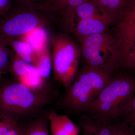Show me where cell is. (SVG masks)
<instances>
[{
  "instance_id": "obj_1",
  "label": "cell",
  "mask_w": 135,
  "mask_h": 135,
  "mask_svg": "<svg viewBox=\"0 0 135 135\" xmlns=\"http://www.w3.org/2000/svg\"><path fill=\"white\" fill-rule=\"evenodd\" d=\"M135 95V74L122 68L115 71L84 114L105 123L123 120L130 110Z\"/></svg>"
},
{
  "instance_id": "obj_2",
  "label": "cell",
  "mask_w": 135,
  "mask_h": 135,
  "mask_svg": "<svg viewBox=\"0 0 135 135\" xmlns=\"http://www.w3.org/2000/svg\"><path fill=\"white\" fill-rule=\"evenodd\" d=\"M115 71L84 64L66 91L63 106L69 113L83 114L112 79Z\"/></svg>"
},
{
  "instance_id": "obj_3",
  "label": "cell",
  "mask_w": 135,
  "mask_h": 135,
  "mask_svg": "<svg viewBox=\"0 0 135 135\" xmlns=\"http://www.w3.org/2000/svg\"><path fill=\"white\" fill-rule=\"evenodd\" d=\"M50 102V96L43 89H32L19 82L0 85V114L17 121L36 112Z\"/></svg>"
},
{
  "instance_id": "obj_4",
  "label": "cell",
  "mask_w": 135,
  "mask_h": 135,
  "mask_svg": "<svg viewBox=\"0 0 135 135\" xmlns=\"http://www.w3.org/2000/svg\"><path fill=\"white\" fill-rule=\"evenodd\" d=\"M54 17L51 11L44 3L18 4L0 20V34L19 39L42 28L46 20Z\"/></svg>"
},
{
  "instance_id": "obj_5",
  "label": "cell",
  "mask_w": 135,
  "mask_h": 135,
  "mask_svg": "<svg viewBox=\"0 0 135 135\" xmlns=\"http://www.w3.org/2000/svg\"><path fill=\"white\" fill-rule=\"evenodd\" d=\"M79 42L84 64L114 71L123 68L119 47L109 30L87 36Z\"/></svg>"
},
{
  "instance_id": "obj_6",
  "label": "cell",
  "mask_w": 135,
  "mask_h": 135,
  "mask_svg": "<svg viewBox=\"0 0 135 135\" xmlns=\"http://www.w3.org/2000/svg\"><path fill=\"white\" fill-rule=\"evenodd\" d=\"M59 19L68 31L79 42L89 35L109 31L114 23L93 0H87Z\"/></svg>"
},
{
  "instance_id": "obj_7",
  "label": "cell",
  "mask_w": 135,
  "mask_h": 135,
  "mask_svg": "<svg viewBox=\"0 0 135 135\" xmlns=\"http://www.w3.org/2000/svg\"><path fill=\"white\" fill-rule=\"evenodd\" d=\"M50 42L54 78L66 91L79 71L81 57L80 47L65 34L53 35Z\"/></svg>"
},
{
  "instance_id": "obj_8",
  "label": "cell",
  "mask_w": 135,
  "mask_h": 135,
  "mask_svg": "<svg viewBox=\"0 0 135 135\" xmlns=\"http://www.w3.org/2000/svg\"><path fill=\"white\" fill-rule=\"evenodd\" d=\"M109 31L118 42L123 60L135 43V0H129Z\"/></svg>"
},
{
  "instance_id": "obj_9",
  "label": "cell",
  "mask_w": 135,
  "mask_h": 135,
  "mask_svg": "<svg viewBox=\"0 0 135 135\" xmlns=\"http://www.w3.org/2000/svg\"><path fill=\"white\" fill-rule=\"evenodd\" d=\"M47 116L51 135H79L80 129L67 115L51 110Z\"/></svg>"
},
{
  "instance_id": "obj_10",
  "label": "cell",
  "mask_w": 135,
  "mask_h": 135,
  "mask_svg": "<svg viewBox=\"0 0 135 135\" xmlns=\"http://www.w3.org/2000/svg\"><path fill=\"white\" fill-rule=\"evenodd\" d=\"M87 0H44V3L59 19L69 15Z\"/></svg>"
},
{
  "instance_id": "obj_11",
  "label": "cell",
  "mask_w": 135,
  "mask_h": 135,
  "mask_svg": "<svg viewBox=\"0 0 135 135\" xmlns=\"http://www.w3.org/2000/svg\"><path fill=\"white\" fill-rule=\"evenodd\" d=\"M8 46L11 47L19 57L26 62L34 64L35 54L30 44L23 40L5 37Z\"/></svg>"
},
{
  "instance_id": "obj_12",
  "label": "cell",
  "mask_w": 135,
  "mask_h": 135,
  "mask_svg": "<svg viewBox=\"0 0 135 135\" xmlns=\"http://www.w3.org/2000/svg\"><path fill=\"white\" fill-rule=\"evenodd\" d=\"M49 45L35 54L34 64L38 71L41 77L45 81L50 76L52 69L51 53L50 54Z\"/></svg>"
},
{
  "instance_id": "obj_13",
  "label": "cell",
  "mask_w": 135,
  "mask_h": 135,
  "mask_svg": "<svg viewBox=\"0 0 135 135\" xmlns=\"http://www.w3.org/2000/svg\"><path fill=\"white\" fill-rule=\"evenodd\" d=\"M115 22L127 6L129 0H93Z\"/></svg>"
},
{
  "instance_id": "obj_14",
  "label": "cell",
  "mask_w": 135,
  "mask_h": 135,
  "mask_svg": "<svg viewBox=\"0 0 135 135\" xmlns=\"http://www.w3.org/2000/svg\"><path fill=\"white\" fill-rule=\"evenodd\" d=\"M89 128L92 135H111L113 124L93 119L86 114L81 116Z\"/></svg>"
},
{
  "instance_id": "obj_15",
  "label": "cell",
  "mask_w": 135,
  "mask_h": 135,
  "mask_svg": "<svg viewBox=\"0 0 135 135\" xmlns=\"http://www.w3.org/2000/svg\"><path fill=\"white\" fill-rule=\"evenodd\" d=\"M47 115L39 116L25 129V135H50Z\"/></svg>"
},
{
  "instance_id": "obj_16",
  "label": "cell",
  "mask_w": 135,
  "mask_h": 135,
  "mask_svg": "<svg viewBox=\"0 0 135 135\" xmlns=\"http://www.w3.org/2000/svg\"><path fill=\"white\" fill-rule=\"evenodd\" d=\"M36 69L33 65L26 62L16 55L12 57L10 71L18 80Z\"/></svg>"
},
{
  "instance_id": "obj_17",
  "label": "cell",
  "mask_w": 135,
  "mask_h": 135,
  "mask_svg": "<svg viewBox=\"0 0 135 135\" xmlns=\"http://www.w3.org/2000/svg\"><path fill=\"white\" fill-rule=\"evenodd\" d=\"M5 36L0 34V70L4 74L10 70L12 57Z\"/></svg>"
},
{
  "instance_id": "obj_18",
  "label": "cell",
  "mask_w": 135,
  "mask_h": 135,
  "mask_svg": "<svg viewBox=\"0 0 135 135\" xmlns=\"http://www.w3.org/2000/svg\"><path fill=\"white\" fill-rule=\"evenodd\" d=\"M111 135H135V129L120 121L113 123Z\"/></svg>"
},
{
  "instance_id": "obj_19",
  "label": "cell",
  "mask_w": 135,
  "mask_h": 135,
  "mask_svg": "<svg viewBox=\"0 0 135 135\" xmlns=\"http://www.w3.org/2000/svg\"><path fill=\"white\" fill-rule=\"evenodd\" d=\"M18 126V121L16 120L0 114V135H6Z\"/></svg>"
},
{
  "instance_id": "obj_20",
  "label": "cell",
  "mask_w": 135,
  "mask_h": 135,
  "mask_svg": "<svg viewBox=\"0 0 135 135\" xmlns=\"http://www.w3.org/2000/svg\"><path fill=\"white\" fill-rule=\"evenodd\" d=\"M122 68L135 74V43L123 58Z\"/></svg>"
},
{
  "instance_id": "obj_21",
  "label": "cell",
  "mask_w": 135,
  "mask_h": 135,
  "mask_svg": "<svg viewBox=\"0 0 135 135\" xmlns=\"http://www.w3.org/2000/svg\"><path fill=\"white\" fill-rule=\"evenodd\" d=\"M123 120L135 129V95L133 98L130 110Z\"/></svg>"
},
{
  "instance_id": "obj_22",
  "label": "cell",
  "mask_w": 135,
  "mask_h": 135,
  "mask_svg": "<svg viewBox=\"0 0 135 135\" xmlns=\"http://www.w3.org/2000/svg\"><path fill=\"white\" fill-rule=\"evenodd\" d=\"M79 123L80 128L82 131L83 135H92L86 123L81 116L79 119Z\"/></svg>"
},
{
  "instance_id": "obj_23",
  "label": "cell",
  "mask_w": 135,
  "mask_h": 135,
  "mask_svg": "<svg viewBox=\"0 0 135 135\" xmlns=\"http://www.w3.org/2000/svg\"><path fill=\"white\" fill-rule=\"evenodd\" d=\"M25 129L18 126L7 133L6 135H25Z\"/></svg>"
},
{
  "instance_id": "obj_24",
  "label": "cell",
  "mask_w": 135,
  "mask_h": 135,
  "mask_svg": "<svg viewBox=\"0 0 135 135\" xmlns=\"http://www.w3.org/2000/svg\"><path fill=\"white\" fill-rule=\"evenodd\" d=\"M17 4H26V3H43L44 0H14Z\"/></svg>"
},
{
  "instance_id": "obj_25",
  "label": "cell",
  "mask_w": 135,
  "mask_h": 135,
  "mask_svg": "<svg viewBox=\"0 0 135 135\" xmlns=\"http://www.w3.org/2000/svg\"><path fill=\"white\" fill-rule=\"evenodd\" d=\"M3 74L0 70V83L3 80L2 75Z\"/></svg>"
}]
</instances>
